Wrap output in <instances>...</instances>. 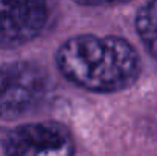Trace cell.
Masks as SVG:
<instances>
[{"mask_svg":"<svg viewBox=\"0 0 157 156\" xmlns=\"http://www.w3.org/2000/svg\"><path fill=\"white\" fill-rule=\"evenodd\" d=\"M136 31L147 52L157 60V2L145 3L137 11Z\"/></svg>","mask_w":157,"mask_h":156,"instance_id":"obj_5","label":"cell"},{"mask_svg":"<svg viewBox=\"0 0 157 156\" xmlns=\"http://www.w3.org/2000/svg\"><path fill=\"white\" fill-rule=\"evenodd\" d=\"M2 149L6 156H75V141L64 124L41 121L6 132Z\"/></svg>","mask_w":157,"mask_h":156,"instance_id":"obj_3","label":"cell"},{"mask_svg":"<svg viewBox=\"0 0 157 156\" xmlns=\"http://www.w3.org/2000/svg\"><path fill=\"white\" fill-rule=\"evenodd\" d=\"M49 18L44 2L0 0V49H14L37 38Z\"/></svg>","mask_w":157,"mask_h":156,"instance_id":"obj_4","label":"cell"},{"mask_svg":"<svg viewBox=\"0 0 157 156\" xmlns=\"http://www.w3.org/2000/svg\"><path fill=\"white\" fill-rule=\"evenodd\" d=\"M55 60L67 81L95 94L125 90L142 74L139 52L116 35H75L58 48Z\"/></svg>","mask_w":157,"mask_h":156,"instance_id":"obj_1","label":"cell"},{"mask_svg":"<svg viewBox=\"0 0 157 156\" xmlns=\"http://www.w3.org/2000/svg\"><path fill=\"white\" fill-rule=\"evenodd\" d=\"M51 90L48 70L34 61L0 66V118L20 119L44 103Z\"/></svg>","mask_w":157,"mask_h":156,"instance_id":"obj_2","label":"cell"}]
</instances>
